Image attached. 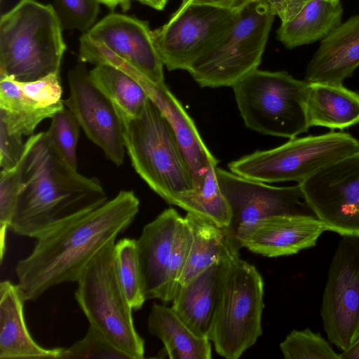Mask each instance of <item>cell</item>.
<instances>
[{
    "label": "cell",
    "instance_id": "25",
    "mask_svg": "<svg viewBox=\"0 0 359 359\" xmlns=\"http://www.w3.org/2000/svg\"><path fill=\"white\" fill-rule=\"evenodd\" d=\"M184 219L191 229L193 241L178 285L187 284L215 262L239 256L224 228L190 212Z\"/></svg>",
    "mask_w": 359,
    "mask_h": 359
},
{
    "label": "cell",
    "instance_id": "40",
    "mask_svg": "<svg viewBox=\"0 0 359 359\" xmlns=\"http://www.w3.org/2000/svg\"><path fill=\"white\" fill-rule=\"evenodd\" d=\"M100 4H104L111 10H114L117 6H121L123 11L128 9L124 0H97Z\"/></svg>",
    "mask_w": 359,
    "mask_h": 359
},
{
    "label": "cell",
    "instance_id": "17",
    "mask_svg": "<svg viewBox=\"0 0 359 359\" xmlns=\"http://www.w3.org/2000/svg\"><path fill=\"white\" fill-rule=\"evenodd\" d=\"M326 231V225L317 216H272L253 227L243 248L268 257L291 255L314 247Z\"/></svg>",
    "mask_w": 359,
    "mask_h": 359
},
{
    "label": "cell",
    "instance_id": "14",
    "mask_svg": "<svg viewBox=\"0 0 359 359\" xmlns=\"http://www.w3.org/2000/svg\"><path fill=\"white\" fill-rule=\"evenodd\" d=\"M69 96L64 101L79 126L106 157L116 166L125 158L123 124L112 102L91 81L85 62H79L68 72Z\"/></svg>",
    "mask_w": 359,
    "mask_h": 359
},
{
    "label": "cell",
    "instance_id": "12",
    "mask_svg": "<svg viewBox=\"0 0 359 359\" xmlns=\"http://www.w3.org/2000/svg\"><path fill=\"white\" fill-rule=\"evenodd\" d=\"M320 316L328 341L341 351L359 337V237L345 236L330 264Z\"/></svg>",
    "mask_w": 359,
    "mask_h": 359
},
{
    "label": "cell",
    "instance_id": "15",
    "mask_svg": "<svg viewBox=\"0 0 359 359\" xmlns=\"http://www.w3.org/2000/svg\"><path fill=\"white\" fill-rule=\"evenodd\" d=\"M60 72L31 81L0 77V124L13 134L32 135L65 107Z\"/></svg>",
    "mask_w": 359,
    "mask_h": 359
},
{
    "label": "cell",
    "instance_id": "9",
    "mask_svg": "<svg viewBox=\"0 0 359 359\" xmlns=\"http://www.w3.org/2000/svg\"><path fill=\"white\" fill-rule=\"evenodd\" d=\"M359 151V141L351 134L332 130L294 137L285 144L256 151L228 166L231 172L255 181L302 184L323 168Z\"/></svg>",
    "mask_w": 359,
    "mask_h": 359
},
{
    "label": "cell",
    "instance_id": "26",
    "mask_svg": "<svg viewBox=\"0 0 359 359\" xmlns=\"http://www.w3.org/2000/svg\"><path fill=\"white\" fill-rule=\"evenodd\" d=\"M343 7L328 0H309L292 19L281 23L278 39L292 49L323 39L341 23Z\"/></svg>",
    "mask_w": 359,
    "mask_h": 359
},
{
    "label": "cell",
    "instance_id": "29",
    "mask_svg": "<svg viewBox=\"0 0 359 359\" xmlns=\"http://www.w3.org/2000/svg\"><path fill=\"white\" fill-rule=\"evenodd\" d=\"M120 283L133 310L141 309L146 301L137 252L136 240L124 238L114 245Z\"/></svg>",
    "mask_w": 359,
    "mask_h": 359
},
{
    "label": "cell",
    "instance_id": "3",
    "mask_svg": "<svg viewBox=\"0 0 359 359\" xmlns=\"http://www.w3.org/2000/svg\"><path fill=\"white\" fill-rule=\"evenodd\" d=\"M51 4L20 0L0 19V77L31 81L60 72L66 44Z\"/></svg>",
    "mask_w": 359,
    "mask_h": 359
},
{
    "label": "cell",
    "instance_id": "11",
    "mask_svg": "<svg viewBox=\"0 0 359 359\" xmlns=\"http://www.w3.org/2000/svg\"><path fill=\"white\" fill-rule=\"evenodd\" d=\"M240 10L182 3L165 24L151 30L163 65L170 71H187L233 24Z\"/></svg>",
    "mask_w": 359,
    "mask_h": 359
},
{
    "label": "cell",
    "instance_id": "27",
    "mask_svg": "<svg viewBox=\"0 0 359 359\" xmlns=\"http://www.w3.org/2000/svg\"><path fill=\"white\" fill-rule=\"evenodd\" d=\"M95 86L115 106L120 117L134 118L143 111L149 97L142 86L125 72L99 64L89 72Z\"/></svg>",
    "mask_w": 359,
    "mask_h": 359
},
{
    "label": "cell",
    "instance_id": "21",
    "mask_svg": "<svg viewBox=\"0 0 359 359\" xmlns=\"http://www.w3.org/2000/svg\"><path fill=\"white\" fill-rule=\"evenodd\" d=\"M18 285L0 283V359H60L64 348H46L32 337L25 323Z\"/></svg>",
    "mask_w": 359,
    "mask_h": 359
},
{
    "label": "cell",
    "instance_id": "41",
    "mask_svg": "<svg viewBox=\"0 0 359 359\" xmlns=\"http://www.w3.org/2000/svg\"><path fill=\"white\" fill-rule=\"evenodd\" d=\"M140 2L154 9L161 11L164 8L167 4L168 0H140Z\"/></svg>",
    "mask_w": 359,
    "mask_h": 359
},
{
    "label": "cell",
    "instance_id": "4",
    "mask_svg": "<svg viewBox=\"0 0 359 359\" xmlns=\"http://www.w3.org/2000/svg\"><path fill=\"white\" fill-rule=\"evenodd\" d=\"M126 150L147 185L168 204L194 189L192 175L170 123L149 99L134 118L120 117Z\"/></svg>",
    "mask_w": 359,
    "mask_h": 359
},
{
    "label": "cell",
    "instance_id": "13",
    "mask_svg": "<svg viewBox=\"0 0 359 359\" xmlns=\"http://www.w3.org/2000/svg\"><path fill=\"white\" fill-rule=\"evenodd\" d=\"M299 184L327 231L359 237V151L323 168Z\"/></svg>",
    "mask_w": 359,
    "mask_h": 359
},
{
    "label": "cell",
    "instance_id": "5",
    "mask_svg": "<svg viewBox=\"0 0 359 359\" xmlns=\"http://www.w3.org/2000/svg\"><path fill=\"white\" fill-rule=\"evenodd\" d=\"M245 126L268 135L292 139L308 132L309 83L285 71L258 69L232 86Z\"/></svg>",
    "mask_w": 359,
    "mask_h": 359
},
{
    "label": "cell",
    "instance_id": "18",
    "mask_svg": "<svg viewBox=\"0 0 359 359\" xmlns=\"http://www.w3.org/2000/svg\"><path fill=\"white\" fill-rule=\"evenodd\" d=\"M183 219L174 208H168L144 225L136 240L146 300L162 299L168 265Z\"/></svg>",
    "mask_w": 359,
    "mask_h": 359
},
{
    "label": "cell",
    "instance_id": "36",
    "mask_svg": "<svg viewBox=\"0 0 359 359\" xmlns=\"http://www.w3.org/2000/svg\"><path fill=\"white\" fill-rule=\"evenodd\" d=\"M25 143L22 137L9 133L0 124V167L1 169L13 166L20 158Z\"/></svg>",
    "mask_w": 359,
    "mask_h": 359
},
{
    "label": "cell",
    "instance_id": "42",
    "mask_svg": "<svg viewBox=\"0 0 359 359\" xmlns=\"http://www.w3.org/2000/svg\"><path fill=\"white\" fill-rule=\"evenodd\" d=\"M132 1H133V0H124V1H125V3H126V6H127V8H128V9H129V8H130V2H131ZM135 1H140V0H135Z\"/></svg>",
    "mask_w": 359,
    "mask_h": 359
},
{
    "label": "cell",
    "instance_id": "22",
    "mask_svg": "<svg viewBox=\"0 0 359 359\" xmlns=\"http://www.w3.org/2000/svg\"><path fill=\"white\" fill-rule=\"evenodd\" d=\"M230 259L214 263L185 285H178L172 308L198 336L209 339L225 269Z\"/></svg>",
    "mask_w": 359,
    "mask_h": 359
},
{
    "label": "cell",
    "instance_id": "35",
    "mask_svg": "<svg viewBox=\"0 0 359 359\" xmlns=\"http://www.w3.org/2000/svg\"><path fill=\"white\" fill-rule=\"evenodd\" d=\"M100 3L97 0H54L62 29L86 33L95 24Z\"/></svg>",
    "mask_w": 359,
    "mask_h": 359
},
{
    "label": "cell",
    "instance_id": "32",
    "mask_svg": "<svg viewBox=\"0 0 359 359\" xmlns=\"http://www.w3.org/2000/svg\"><path fill=\"white\" fill-rule=\"evenodd\" d=\"M79 124L73 113L65 107L51 118L46 135L56 151L73 168L77 170L76 148Z\"/></svg>",
    "mask_w": 359,
    "mask_h": 359
},
{
    "label": "cell",
    "instance_id": "23",
    "mask_svg": "<svg viewBox=\"0 0 359 359\" xmlns=\"http://www.w3.org/2000/svg\"><path fill=\"white\" fill-rule=\"evenodd\" d=\"M306 111L310 127L346 129L359 124V93L343 84L309 83Z\"/></svg>",
    "mask_w": 359,
    "mask_h": 359
},
{
    "label": "cell",
    "instance_id": "19",
    "mask_svg": "<svg viewBox=\"0 0 359 359\" xmlns=\"http://www.w3.org/2000/svg\"><path fill=\"white\" fill-rule=\"evenodd\" d=\"M359 67V15L341 22L321 40L309 62V83L343 84Z\"/></svg>",
    "mask_w": 359,
    "mask_h": 359
},
{
    "label": "cell",
    "instance_id": "28",
    "mask_svg": "<svg viewBox=\"0 0 359 359\" xmlns=\"http://www.w3.org/2000/svg\"><path fill=\"white\" fill-rule=\"evenodd\" d=\"M217 165L210 164L199 189H193L180 194L172 205L226 229L230 222V209L217 178Z\"/></svg>",
    "mask_w": 359,
    "mask_h": 359
},
{
    "label": "cell",
    "instance_id": "37",
    "mask_svg": "<svg viewBox=\"0 0 359 359\" xmlns=\"http://www.w3.org/2000/svg\"><path fill=\"white\" fill-rule=\"evenodd\" d=\"M277 15L281 23L294 17L309 0H257Z\"/></svg>",
    "mask_w": 359,
    "mask_h": 359
},
{
    "label": "cell",
    "instance_id": "16",
    "mask_svg": "<svg viewBox=\"0 0 359 359\" xmlns=\"http://www.w3.org/2000/svg\"><path fill=\"white\" fill-rule=\"evenodd\" d=\"M85 34L129 62L153 83H165L164 65L154 46L147 21L111 13Z\"/></svg>",
    "mask_w": 359,
    "mask_h": 359
},
{
    "label": "cell",
    "instance_id": "34",
    "mask_svg": "<svg viewBox=\"0 0 359 359\" xmlns=\"http://www.w3.org/2000/svg\"><path fill=\"white\" fill-rule=\"evenodd\" d=\"M192 241L191 229L184 217L179 227L167 268L163 294L161 301L164 304L173 299L179 280L189 256Z\"/></svg>",
    "mask_w": 359,
    "mask_h": 359
},
{
    "label": "cell",
    "instance_id": "1",
    "mask_svg": "<svg viewBox=\"0 0 359 359\" xmlns=\"http://www.w3.org/2000/svg\"><path fill=\"white\" fill-rule=\"evenodd\" d=\"M139 210L135 193L121 190L97 208L36 238L30 254L15 267L24 300L34 301L55 285L76 282L96 254L130 226Z\"/></svg>",
    "mask_w": 359,
    "mask_h": 359
},
{
    "label": "cell",
    "instance_id": "39",
    "mask_svg": "<svg viewBox=\"0 0 359 359\" xmlns=\"http://www.w3.org/2000/svg\"><path fill=\"white\" fill-rule=\"evenodd\" d=\"M339 359H359V337L350 347L339 353Z\"/></svg>",
    "mask_w": 359,
    "mask_h": 359
},
{
    "label": "cell",
    "instance_id": "38",
    "mask_svg": "<svg viewBox=\"0 0 359 359\" xmlns=\"http://www.w3.org/2000/svg\"><path fill=\"white\" fill-rule=\"evenodd\" d=\"M251 1L252 0H182V3L208 4L240 10Z\"/></svg>",
    "mask_w": 359,
    "mask_h": 359
},
{
    "label": "cell",
    "instance_id": "8",
    "mask_svg": "<svg viewBox=\"0 0 359 359\" xmlns=\"http://www.w3.org/2000/svg\"><path fill=\"white\" fill-rule=\"evenodd\" d=\"M264 280L239 256L231 259L222 278L209 339L218 355L238 359L262 334Z\"/></svg>",
    "mask_w": 359,
    "mask_h": 359
},
{
    "label": "cell",
    "instance_id": "31",
    "mask_svg": "<svg viewBox=\"0 0 359 359\" xmlns=\"http://www.w3.org/2000/svg\"><path fill=\"white\" fill-rule=\"evenodd\" d=\"M280 349L285 359H339V353L330 342L309 328L291 331L280 343Z\"/></svg>",
    "mask_w": 359,
    "mask_h": 359
},
{
    "label": "cell",
    "instance_id": "6",
    "mask_svg": "<svg viewBox=\"0 0 359 359\" xmlns=\"http://www.w3.org/2000/svg\"><path fill=\"white\" fill-rule=\"evenodd\" d=\"M115 241L105 245L77 280L75 299L90 325L133 359L144 356V341L137 332L132 308L118 276Z\"/></svg>",
    "mask_w": 359,
    "mask_h": 359
},
{
    "label": "cell",
    "instance_id": "10",
    "mask_svg": "<svg viewBox=\"0 0 359 359\" xmlns=\"http://www.w3.org/2000/svg\"><path fill=\"white\" fill-rule=\"evenodd\" d=\"M215 171L230 209V222L224 229L238 251L253 227L262 219L285 215L316 216L299 184L273 187L217 167Z\"/></svg>",
    "mask_w": 359,
    "mask_h": 359
},
{
    "label": "cell",
    "instance_id": "24",
    "mask_svg": "<svg viewBox=\"0 0 359 359\" xmlns=\"http://www.w3.org/2000/svg\"><path fill=\"white\" fill-rule=\"evenodd\" d=\"M149 332L159 338L170 359H210V340L196 334L172 307L154 304L147 320Z\"/></svg>",
    "mask_w": 359,
    "mask_h": 359
},
{
    "label": "cell",
    "instance_id": "7",
    "mask_svg": "<svg viewBox=\"0 0 359 359\" xmlns=\"http://www.w3.org/2000/svg\"><path fill=\"white\" fill-rule=\"evenodd\" d=\"M275 16L261 2L250 1L187 71L201 87L233 86L261 63Z\"/></svg>",
    "mask_w": 359,
    "mask_h": 359
},
{
    "label": "cell",
    "instance_id": "33",
    "mask_svg": "<svg viewBox=\"0 0 359 359\" xmlns=\"http://www.w3.org/2000/svg\"><path fill=\"white\" fill-rule=\"evenodd\" d=\"M71 358L133 359L91 325L81 339L63 349L60 359Z\"/></svg>",
    "mask_w": 359,
    "mask_h": 359
},
{
    "label": "cell",
    "instance_id": "20",
    "mask_svg": "<svg viewBox=\"0 0 359 359\" xmlns=\"http://www.w3.org/2000/svg\"><path fill=\"white\" fill-rule=\"evenodd\" d=\"M140 85L172 126L189 166L194 189H199L210 164L217 165L218 161L203 141L192 118L165 83L156 84L144 79Z\"/></svg>",
    "mask_w": 359,
    "mask_h": 359
},
{
    "label": "cell",
    "instance_id": "43",
    "mask_svg": "<svg viewBox=\"0 0 359 359\" xmlns=\"http://www.w3.org/2000/svg\"><path fill=\"white\" fill-rule=\"evenodd\" d=\"M334 4H337L340 2V0H328Z\"/></svg>",
    "mask_w": 359,
    "mask_h": 359
},
{
    "label": "cell",
    "instance_id": "30",
    "mask_svg": "<svg viewBox=\"0 0 359 359\" xmlns=\"http://www.w3.org/2000/svg\"><path fill=\"white\" fill-rule=\"evenodd\" d=\"M31 144L30 137L25 142L23 153L13 166L1 169L0 174V259L2 263L6 252V233L10 229L16 205L24 165Z\"/></svg>",
    "mask_w": 359,
    "mask_h": 359
},
{
    "label": "cell",
    "instance_id": "2",
    "mask_svg": "<svg viewBox=\"0 0 359 359\" xmlns=\"http://www.w3.org/2000/svg\"><path fill=\"white\" fill-rule=\"evenodd\" d=\"M10 229L38 238L108 201L97 177L81 175L50 142L46 132L30 137Z\"/></svg>",
    "mask_w": 359,
    "mask_h": 359
}]
</instances>
